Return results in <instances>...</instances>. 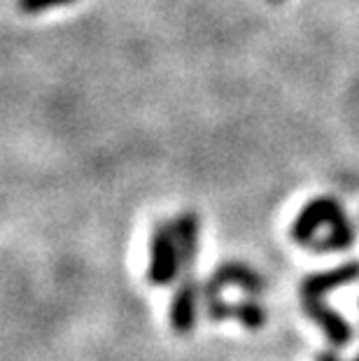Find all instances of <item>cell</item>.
I'll list each match as a JSON object with an SVG mask.
<instances>
[{
	"label": "cell",
	"mask_w": 359,
	"mask_h": 361,
	"mask_svg": "<svg viewBox=\"0 0 359 361\" xmlns=\"http://www.w3.org/2000/svg\"><path fill=\"white\" fill-rule=\"evenodd\" d=\"M182 275V259L173 221H159L150 235L147 282L154 287H168Z\"/></svg>",
	"instance_id": "cell-1"
},
{
	"label": "cell",
	"mask_w": 359,
	"mask_h": 361,
	"mask_svg": "<svg viewBox=\"0 0 359 361\" xmlns=\"http://www.w3.org/2000/svg\"><path fill=\"white\" fill-rule=\"evenodd\" d=\"M346 217V207L341 205L339 198L334 196H317L305 203L299 214L294 217L292 226H289V238L301 245V247H312L317 240V231L322 226H334L336 221Z\"/></svg>",
	"instance_id": "cell-2"
},
{
	"label": "cell",
	"mask_w": 359,
	"mask_h": 361,
	"mask_svg": "<svg viewBox=\"0 0 359 361\" xmlns=\"http://www.w3.org/2000/svg\"><path fill=\"white\" fill-rule=\"evenodd\" d=\"M224 287H241L243 291H248L250 296H262L266 291V280L262 278V273H257L255 268L243 264V261H224L219 264L208 280L203 282L201 296L203 303H210L215 298H221L219 294L224 291Z\"/></svg>",
	"instance_id": "cell-3"
},
{
	"label": "cell",
	"mask_w": 359,
	"mask_h": 361,
	"mask_svg": "<svg viewBox=\"0 0 359 361\" xmlns=\"http://www.w3.org/2000/svg\"><path fill=\"white\" fill-rule=\"evenodd\" d=\"M301 308L305 312V317L312 319L322 329L327 341L334 348H346L353 341V326H350V322L341 312H336L331 305H327L322 298H301Z\"/></svg>",
	"instance_id": "cell-4"
},
{
	"label": "cell",
	"mask_w": 359,
	"mask_h": 361,
	"mask_svg": "<svg viewBox=\"0 0 359 361\" xmlns=\"http://www.w3.org/2000/svg\"><path fill=\"white\" fill-rule=\"evenodd\" d=\"M171 326L175 334L189 336L196 326V312H198V284L194 273L180 275V287L175 291L171 301Z\"/></svg>",
	"instance_id": "cell-5"
},
{
	"label": "cell",
	"mask_w": 359,
	"mask_h": 361,
	"mask_svg": "<svg viewBox=\"0 0 359 361\" xmlns=\"http://www.w3.org/2000/svg\"><path fill=\"white\" fill-rule=\"evenodd\" d=\"M359 280V261H346V264L327 268V271L308 273L299 284L301 298H322L329 291L346 287Z\"/></svg>",
	"instance_id": "cell-6"
},
{
	"label": "cell",
	"mask_w": 359,
	"mask_h": 361,
	"mask_svg": "<svg viewBox=\"0 0 359 361\" xmlns=\"http://www.w3.org/2000/svg\"><path fill=\"white\" fill-rule=\"evenodd\" d=\"M205 314L210 322L236 319L250 331H259L266 324V308L255 298H243L238 303H226L221 298H215V301L205 303Z\"/></svg>",
	"instance_id": "cell-7"
},
{
	"label": "cell",
	"mask_w": 359,
	"mask_h": 361,
	"mask_svg": "<svg viewBox=\"0 0 359 361\" xmlns=\"http://www.w3.org/2000/svg\"><path fill=\"white\" fill-rule=\"evenodd\" d=\"M175 238H178L180 259H182V273H194L196 257H198V217L194 212H182L173 219Z\"/></svg>",
	"instance_id": "cell-8"
},
{
	"label": "cell",
	"mask_w": 359,
	"mask_h": 361,
	"mask_svg": "<svg viewBox=\"0 0 359 361\" xmlns=\"http://www.w3.org/2000/svg\"><path fill=\"white\" fill-rule=\"evenodd\" d=\"M355 243H357V228L346 214L343 219L336 221L324 238H317L310 250H315V252H346V250L353 247Z\"/></svg>",
	"instance_id": "cell-9"
},
{
	"label": "cell",
	"mask_w": 359,
	"mask_h": 361,
	"mask_svg": "<svg viewBox=\"0 0 359 361\" xmlns=\"http://www.w3.org/2000/svg\"><path fill=\"white\" fill-rule=\"evenodd\" d=\"M75 3V0H17V7L24 14H40L44 10H51V7H61Z\"/></svg>",
	"instance_id": "cell-10"
},
{
	"label": "cell",
	"mask_w": 359,
	"mask_h": 361,
	"mask_svg": "<svg viewBox=\"0 0 359 361\" xmlns=\"http://www.w3.org/2000/svg\"><path fill=\"white\" fill-rule=\"evenodd\" d=\"M315 361H341V357L336 355L334 350H322V352H317V355H315Z\"/></svg>",
	"instance_id": "cell-11"
},
{
	"label": "cell",
	"mask_w": 359,
	"mask_h": 361,
	"mask_svg": "<svg viewBox=\"0 0 359 361\" xmlns=\"http://www.w3.org/2000/svg\"><path fill=\"white\" fill-rule=\"evenodd\" d=\"M353 361H359V355H357V357H355V359H353Z\"/></svg>",
	"instance_id": "cell-12"
},
{
	"label": "cell",
	"mask_w": 359,
	"mask_h": 361,
	"mask_svg": "<svg viewBox=\"0 0 359 361\" xmlns=\"http://www.w3.org/2000/svg\"><path fill=\"white\" fill-rule=\"evenodd\" d=\"M273 3H280V0H273Z\"/></svg>",
	"instance_id": "cell-13"
}]
</instances>
